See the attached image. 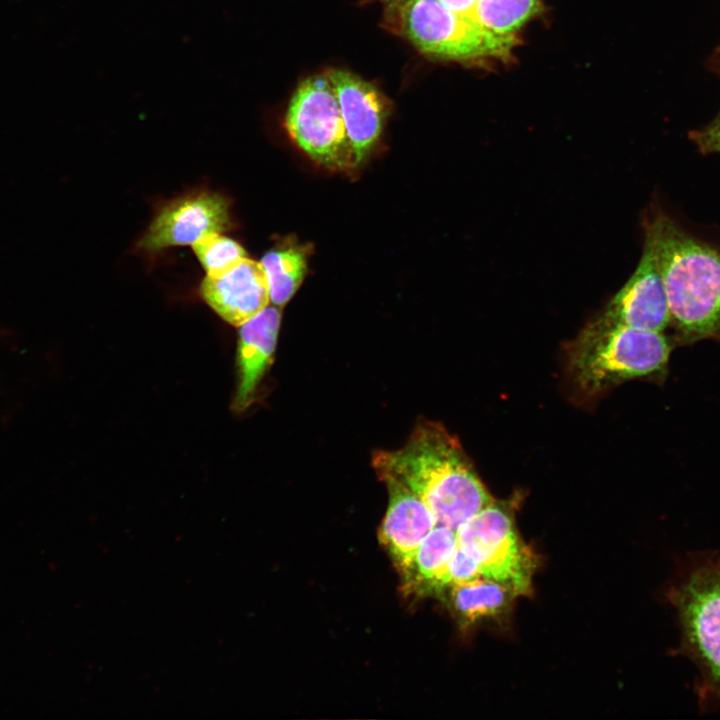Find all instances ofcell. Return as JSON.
I'll use <instances>...</instances> for the list:
<instances>
[{"instance_id": "19", "label": "cell", "mask_w": 720, "mask_h": 720, "mask_svg": "<svg viewBox=\"0 0 720 720\" xmlns=\"http://www.w3.org/2000/svg\"><path fill=\"white\" fill-rule=\"evenodd\" d=\"M482 578L477 562L466 552L457 547L453 556L448 562L445 573L442 577L440 590L448 586H454Z\"/></svg>"}, {"instance_id": "13", "label": "cell", "mask_w": 720, "mask_h": 720, "mask_svg": "<svg viewBox=\"0 0 720 720\" xmlns=\"http://www.w3.org/2000/svg\"><path fill=\"white\" fill-rule=\"evenodd\" d=\"M280 323V310L267 306L239 326L235 410L243 411L254 402L257 388L273 361Z\"/></svg>"}, {"instance_id": "3", "label": "cell", "mask_w": 720, "mask_h": 720, "mask_svg": "<svg viewBox=\"0 0 720 720\" xmlns=\"http://www.w3.org/2000/svg\"><path fill=\"white\" fill-rule=\"evenodd\" d=\"M672 348L662 332L597 317L572 343L569 365L576 383L594 394L630 379L664 378Z\"/></svg>"}, {"instance_id": "17", "label": "cell", "mask_w": 720, "mask_h": 720, "mask_svg": "<svg viewBox=\"0 0 720 720\" xmlns=\"http://www.w3.org/2000/svg\"><path fill=\"white\" fill-rule=\"evenodd\" d=\"M542 0H477L472 17L494 34H514L541 8Z\"/></svg>"}, {"instance_id": "12", "label": "cell", "mask_w": 720, "mask_h": 720, "mask_svg": "<svg viewBox=\"0 0 720 720\" xmlns=\"http://www.w3.org/2000/svg\"><path fill=\"white\" fill-rule=\"evenodd\" d=\"M326 76L336 91L358 165L380 137L388 113L387 105L373 85L354 74L333 69Z\"/></svg>"}, {"instance_id": "8", "label": "cell", "mask_w": 720, "mask_h": 720, "mask_svg": "<svg viewBox=\"0 0 720 720\" xmlns=\"http://www.w3.org/2000/svg\"><path fill=\"white\" fill-rule=\"evenodd\" d=\"M230 202L221 194L200 191L164 206L140 239L138 248L157 252L177 245H192L212 233L232 227Z\"/></svg>"}, {"instance_id": "2", "label": "cell", "mask_w": 720, "mask_h": 720, "mask_svg": "<svg viewBox=\"0 0 720 720\" xmlns=\"http://www.w3.org/2000/svg\"><path fill=\"white\" fill-rule=\"evenodd\" d=\"M646 236L654 248L678 341L720 338V249L691 237L666 216L649 223Z\"/></svg>"}, {"instance_id": "4", "label": "cell", "mask_w": 720, "mask_h": 720, "mask_svg": "<svg viewBox=\"0 0 720 720\" xmlns=\"http://www.w3.org/2000/svg\"><path fill=\"white\" fill-rule=\"evenodd\" d=\"M682 650L701 673L704 696L720 701V556L697 563L668 592Z\"/></svg>"}, {"instance_id": "5", "label": "cell", "mask_w": 720, "mask_h": 720, "mask_svg": "<svg viewBox=\"0 0 720 720\" xmlns=\"http://www.w3.org/2000/svg\"><path fill=\"white\" fill-rule=\"evenodd\" d=\"M456 535L458 547L477 562L482 578L517 595L530 592L535 557L503 506L494 501L462 523Z\"/></svg>"}, {"instance_id": "7", "label": "cell", "mask_w": 720, "mask_h": 720, "mask_svg": "<svg viewBox=\"0 0 720 720\" xmlns=\"http://www.w3.org/2000/svg\"><path fill=\"white\" fill-rule=\"evenodd\" d=\"M285 124L294 142L317 163L334 169L357 166L338 97L327 76L301 82L290 100Z\"/></svg>"}, {"instance_id": "14", "label": "cell", "mask_w": 720, "mask_h": 720, "mask_svg": "<svg viewBox=\"0 0 720 720\" xmlns=\"http://www.w3.org/2000/svg\"><path fill=\"white\" fill-rule=\"evenodd\" d=\"M457 547L456 530L436 525L402 572L406 585L419 592L440 591L442 577Z\"/></svg>"}, {"instance_id": "11", "label": "cell", "mask_w": 720, "mask_h": 720, "mask_svg": "<svg viewBox=\"0 0 720 720\" xmlns=\"http://www.w3.org/2000/svg\"><path fill=\"white\" fill-rule=\"evenodd\" d=\"M200 293L223 320L237 327L259 314L270 302L262 265L248 257L220 276H206Z\"/></svg>"}, {"instance_id": "9", "label": "cell", "mask_w": 720, "mask_h": 720, "mask_svg": "<svg viewBox=\"0 0 720 720\" xmlns=\"http://www.w3.org/2000/svg\"><path fill=\"white\" fill-rule=\"evenodd\" d=\"M599 318L637 329L663 332L670 311L663 278L651 241L646 236L639 264L610 300Z\"/></svg>"}, {"instance_id": "20", "label": "cell", "mask_w": 720, "mask_h": 720, "mask_svg": "<svg viewBox=\"0 0 720 720\" xmlns=\"http://www.w3.org/2000/svg\"><path fill=\"white\" fill-rule=\"evenodd\" d=\"M711 64L713 70L720 74V45L714 51ZM698 146L705 152H720V113L706 128L693 136Z\"/></svg>"}, {"instance_id": "21", "label": "cell", "mask_w": 720, "mask_h": 720, "mask_svg": "<svg viewBox=\"0 0 720 720\" xmlns=\"http://www.w3.org/2000/svg\"><path fill=\"white\" fill-rule=\"evenodd\" d=\"M450 10L462 16L472 17L477 0H440ZM473 18V17H472Z\"/></svg>"}, {"instance_id": "15", "label": "cell", "mask_w": 720, "mask_h": 720, "mask_svg": "<svg viewBox=\"0 0 720 720\" xmlns=\"http://www.w3.org/2000/svg\"><path fill=\"white\" fill-rule=\"evenodd\" d=\"M515 596L496 581L477 578L452 586L451 600L457 614L466 623H473L504 614Z\"/></svg>"}, {"instance_id": "10", "label": "cell", "mask_w": 720, "mask_h": 720, "mask_svg": "<svg viewBox=\"0 0 720 720\" xmlns=\"http://www.w3.org/2000/svg\"><path fill=\"white\" fill-rule=\"evenodd\" d=\"M376 474L389 493L379 537L403 572L437 521L430 507L400 480L385 472Z\"/></svg>"}, {"instance_id": "18", "label": "cell", "mask_w": 720, "mask_h": 720, "mask_svg": "<svg viewBox=\"0 0 720 720\" xmlns=\"http://www.w3.org/2000/svg\"><path fill=\"white\" fill-rule=\"evenodd\" d=\"M192 248L207 276H220L243 258L247 257L243 247L221 233L209 234L192 244Z\"/></svg>"}, {"instance_id": "1", "label": "cell", "mask_w": 720, "mask_h": 720, "mask_svg": "<svg viewBox=\"0 0 720 720\" xmlns=\"http://www.w3.org/2000/svg\"><path fill=\"white\" fill-rule=\"evenodd\" d=\"M375 472L391 474L432 510L437 525L456 530L494 502L459 441L441 424L420 419L407 442L372 457Z\"/></svg>"}, {"instance_id": "16", "label": "cell", "mask_w": 720, "mask_h": 720, "mask_svg": "<svg viewBox=\"0 0 720 720\" xmlns=\"http://www.w3.org/2000/svg\"><path fill=\"white\" fill-rule=\"evenodd\" d=\"M270 301L285 305L301 285L307 271V256L302 248L278 246L262 258Z\"/></svg>"}, {"instance_id": "6", "label": "cell", "mask_w": 720, "mask_h": 720, "mask_svg": "<svg viewBox=\"0 0 720 720\" xmlns=\"http://www.w3.org/2000/svg\"><path fill=\"white\" fill-rule=\"evenodd\" d=\"M402 27L422 52L449 59L506 57L516 38L494 34L472 17L450 10L440 0H405Z\"/></svg>"}]
</instances>
